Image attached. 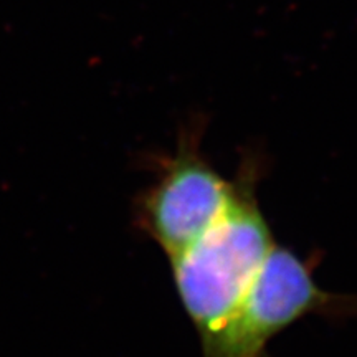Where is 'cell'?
Returning a JSON list of instances; mask_svg holds the SVG:
<instances>
[{
	"mask_svg": "<svg viewBox=\"0 0 357 357\" xmlns=\"http://www.w3.org/2000/svg\"><path fill=\"white\" fill-rule=\"evenodd\" d=\"M356 307L341 294L328 293L312 276V266L293 250L275 245L245 301L204 357H266L281 331L310 314H344Z\"/></svg>",
	"mask_w": 357,
	"mask_h": 357,
	"instance_id": "cell-3",
	"label": "cell"
},
{
	"mask_svg": "<svg viewBox=\"0 0 357 357\" xmlns=\"http://www.w3.org/2000/svg\"><path fill=\"white\" fill-rule=\"evenodd\" d=\"M207 119L194 116L178 131L176 153L159 159L155 181L137 199V225L169 260L195 243L229 211L238 181L223 177L202 154Z\"/></svg>",
	"mask_w": 357,
	"mask_h": 357,
	"instance_id": "cell-2",
	"label": "cell"
},
{
	"mask_svg": "<svg viewBox=\"0 0 357 357\" xmlns=\"http://www.w3.org/2000/svg\"><path fill=\"white\" fill-rule=\"evenodd\" d=\"M257 172V159H245L229 211L197 242L169 260L177 294L202 351L245 301L276 245L258 205Z\"/></svg>",
	"mask_w": 357,
	"mask_h": 357,
	"instance_id": "cell-1",
	"label": "cell"
}]
</instances>
